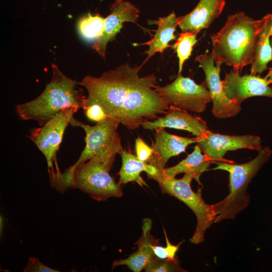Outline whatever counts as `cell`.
Instances as JSON below:
<instances>
[{
	"mask_svg": "<svg viewBox=\"0 0 272 272\" xmlns=\"http://www.w3.org/2000/svg\"><path fill=\"white\" fill-rule=\"evenodd\" d=\"M141 67L126 63L99 77L85 76L78 82L88 92L83 108L96 103L108 116L129 129H137L145 120L152 119L155 114L154 97L145 79L140 76Z\"/></svg>",
	"mask_w": 272,
	"mask_h": 272,
	"instance_id": "1",
	"label": "cell"
},
{
	"mask_svg": "<svg viewBox=\"0 0 272 272\" xmlns=\"http://www.w3.org/2000/svg\"><path fill=\"white\" fill-rule=\"evenodd\" d=\"M265 18L254 20L243 12L228 16L223 27L211 36L215 63H225L240 73L251 64Z\"/></svg>",
	"mask_w": 272,
	"mask_h": 272,
	"instance_id": "2",
	"label": "cell"
},
{
	"mask_svg": "<svg viewBox=\"0 0 272 272\" xmlns=\"http://www.w3.org/2000/svg\"><path fill=\"white\" fill-rule=\"evenodd\" d=\"M52 77L42 93L34 99L19 104L16 109L24 120H33L43 125L61 110L71 107L83 108L86 96L78 82L52 64Z\"/></svg>",
	"mask_w": 272,
	"mask_h": 272,
	"instance_id": "3",
	"label": "cell"
},
{
	"mask_svg": "<svg viewBox=\"0 0 272 272\" xmlns=\"http://www.w3.org/2000/svg\"><path fill=\"white\" fill-rule=\"evenodd\" d=\"M123 150L118 135L107 150L98 157L77 166L65 186L78 188L93 199L104 201L112 197H120L123 192L109 174L116 155Z\"/></svg>",
	"mask_w": 272,
	"mask_h": 272,
	"instance_id": "4",
	"label": "cell"
},
{
	"mask_svg": "<svg viewBox=\"0 0 272 272\" xmlns=\"http://www.w3.org/2000/svg\"><path fill=\"white\" fill-rule=\"evenodd\" d=\"M272 152L268 147H262L256 157L239 164L218 161L213 169L224 170L229 174V193L221 201L212 205L215 214L214 222L224 219H234L236 215L245 210L250 202L247 192L248 184L260 168L269 160Z\"/></svg>",
	"mask_w": 272,
	"mask_h": 272,
	"instance_id": "5",
	"label": "cell"
},
{
	"mask_svg": "<svg viewBox=\"0 0 272 272\" xmlns=\"http://www.w3.org/2000/svg\"><path fill=\"white\" fill-rule=\"evenodd\" d=\"M149 178L156 180L163 193L172 195L182 201L191 210L196 216L197 224L190 242L198 244L205 240V234L214 222L215 214L212 205H208L203 200L201 190L194 191L191 187V182L195 179L194 175L185 173L180 179L165 174L162 168Z\"/></svg>",
	"mask_w": 272,
	"mask_h": 272,
	"instance_id": "6",
	"label": "cell"
},
{
	"mask_svg": "<svg viewBox=\"0 0 272 272\" xmlns=\"http://www.w3.org/2000/svg\"><path fill=\"white\" fill-rule=\"evenodd\" d=\"M70 124L81 127L84 130L86 145L78 160L58 177L56 187L61 191L65 190L71 175L77 166L98 157L107 150L118 136L116 130L120 122L112 117L108 116L95 125L90 126L73 117Z\"/></svg>",
	"mask_w": 272,
	"mask_h": 272,
	"instance_id": "7",
	"label": "cell"
},
{
	"mask_svg": "<svg viewBox=\"0 0 272 272\" xmlns=\"http://www.w3.org/2000/svg\"><path fill=\"white\" fill-rule=\"evenodd\" d=\"M79 108L71 107L61 110L40 127L32 129L29 138L44 155L47 161L50 182L61 174L56 162V153L63 135L74 114Z\"/></svg>",
	"mask_w": 272,
	"mask_h": 272,
	"instance_id": "8",
	"label": "cell"
},
{
	"mask_svg": "<svg viewBox=\"0 0 272 272\" xmlns=\"http://www.w3.org/2000/svg\"><path fill=\"white\" fill-rule=\"evenodd\" d=\"M155 88L170 106L194 113L203 112L212 101L210 93L205 84H197L181 74L171 83L165 86L157 84Z\"/></svg>",
	"mask_w": 272,
	"mask_h": 272,
	"instance_id": "9",
	"label": "cell"
},
{
	"mask_svg": "<svg viewBox=\"0 0 272 272\" xmlns=\"http://www.w3.org/2000/svg\"><path fill=\"white\" fill-rule=\"evenodd\" d=\"M205 74L206 83L213 102L212 113L217 118H227L236 116L241 110L240 104L230 100L226 95L220 77L222 64H215L214 57L199 54L195 57Z\"/></svg>",
	"mask_w": 272,
	"mask_h": 272,
	"instance_id": "10",
	"label": "cell"
},
{
	"mask_svg": "<svg viewBox=\"0 0 272 272\" xmlns=\"http://www.w3.org/2000/svg\"><path fill=\"white\" fill-rule=\"evenodd\" d=\"M260 138L253 135H232L213 132L210 130L197 143L211 162H229L224 158L227 152L239 149L259 151Z\"/></svg>",
	"mask_w": 272,
	"mask_h": 272,
	"instance_id": "11",
	"label": "cell"
},
{
	"mask_svg": "<svg viewBox=\"0 0 272 272\" xmlns=\"http://www.w3.org/2000/svg\"><path fill=\"white\" fill-rule=\"evenodd\" d=\"M267 78L254 75H240L238 71L231 70L222 80L226 96L241 104L244 100L255 96L272 97V88Z\"/></svg>",
	"mask_w": 272,
	"mask_h": 272,
	"instance_id": "12",
	"label": "cell"
},
{
	"mask_svg": "<svg viewBox=\"0 0 272 272\" xmlns=\"http://www.w3.org/2000/svg\"><path fill=\"white\" fill-rule=\"evenodd\" d=\"M139 10L125 0H116L110 7V13L105 18L102 35L92 48L102 57L105 56L107 44L114 39L125 22L136 23L139 18Z\"/></svg>",
	"mask_w": 272,
	"mask_h": 272,
	"instance_id": "13",
	"label": "cell"
},
{
	"mask_svg": "<svg viewBox=\"0 0 272 272\" xmlns=\"http://www.w3.org/2000/svg\"><path fill=\"white\" fill-rule=\"evenodd\" d=\"M141 126L146 129L170 128L186 130L195 137L201 138L209 130L206 122L200 117L193 116L187 111L170 106L163 116L154 120H145Z\"/></svg>",
	"mask_w": 272,
	"mask_h": 272,
	"instance_id": "14",
	"label": "cell"
},
{
	"mask_svg": "<svg viewBox=\"0 0 272 272\" xmlns=\"http://www.w3.org/2000/svg\"><path fill=\"white\" fill-rule=\"evenodd\" d=\"M155 135V141L151 148L154 154L148 162L158 168H164L169 159L185 152L187 147L197 143L199 138L182 137L167 132L164 128H157Z\"/></svg>",
	"mask_w": 272,
	"mask_h": 272,
	"instance_id": "15",
	"label": "cell"
},
{
	"mask_svg": "<svg viewBox=\"0 0 272 272\" xmlns=\"http://www.w3.org/2000/svg\"><path fill=\"white\" fill-rule=\"evenodd\" d=\"M226 0H200L188 14L177 17L178 26L182 32L196 34L210 27L222 13Z\"/></svg>",
	"mask_w": 272,
	"mask_h": 272,
	"instance_id": "16",
	"label": "cell"
},
{
	"mask_svg": "<svg viewBox=\"0 0 272 272\" xmlns=\"http://www.w3.org/2000/svg\"><path fill=\"white\" fill-rule=\"evenodd\" d=\"M151 228V220L149 218L145 219L142 226V235L136 243L138 245V250L126 258L115 261L113 267L126 265L134 272H140L144 269L148 263L156 257L152 246L157 242L150 234Z\"/></svg>",
	"mask_w": 272,
	"mask_h": 272,
	"instance_id": "17",
	"label": "cell"
},
{
	"mask_svg": "<svg viewBox=\"0 0 272 272\" xmlns=\"http://www.w3.org/2000/svg\"><path fill=\"white\" fill-rule=\"evenodd\" d=\"M150 24H156L158 28L155 31L153 37L149 41L135 45H148L149 49L146 51L148 56L142 66L156 53H163L167 48L172 46L169 43L176 39L174 35L177 23V18L175 13L172 12L168 16L159 18L158 20L149 21Z\"/></svg>",
	"mask_w": 272,
	"mask_h": 272,
	"instance_id": "18",
	"label": "cell"
},
{
	"mask_svg": "<svg viewBox=\"0 0 272 272\" xmlns=\"http://www.w3.org/2000/svg\"><path fill=\"white\" fill-rule=\"evenodd\" d=\"M119 155L122 160V166L119 172L120 185L135 181L141 186H147L148 184L140 175L141 173L145 171L147 176H151L158 172L155 166L140 160L137 156L125 150H122Z\"/></svg>",
	"mask_w": 272,
	"mask_h": 272,
	"instance_id": "19",
	"label": "cell"
},
{
	"mask_svg": "<svg viewBox=\"0 0 272 272\" xmlns=\"http://www.w3.org/2000/svg\"><path fill=\"white\" fill-rule=\"evenodd\" d=\"M210 163L207 156L202 154L199 146L196 145L192 153L185 159L174 166L163 168L162 170L165 174L172 177L182 173L192 174L194 175L195 179L200 183V176L208 170Z\"/></svg>",
	"mask_w": 272,
	"mask_h": 272,
	"instance_id": "20",
	"label": "cell"
},
{
	"mask_svg": "<svg viewBox=\"0 0 272 272\" xmlns=\"http://www.w3.org/2000/svg\"><path fill=\"white\" fill-rule=\"evenodd\" d=\"M266 18L257 41L253 59L251 64V74H260L267 69V63L272 60V49L269 37L272 28V14Z\"/></svg>",
	"mask_w": 272,
	"mask_h": 272,
	"instance_id": "21",
	"label": "cell"
},
{
	"mask_svg": "<svg viewBox=\"0 0 272 272\" xmlns=\"http://www.w3.org/2000/svg\"><path fill=\"white\" fill-rule=\"evenodd\" d=\"M105 18L100 14L93 15L90 13L79 19L77 28L80 35L88 41L96 40L102 35Z\"/></svg>",
	"mask_w": 272,
	"mask_h": 272,
	"instance_id": "22",
	"label": "cell"
},
{
	"mask_svg": "<svg viewBox=\"0 0 272 272\" xmlns=\"http://www.w3.org/2000/svg\"><path fill=\"white\" fill-rule=\"evenodd\" d=\"M197 34L189 32H182L177 39L176 42L172 45L177 53L179 60L178 73L181 74L183 65L191 54L192 48L197 42Z\"/></svg>",
	"mask_w": 272,
	"mask_h": 272,
	"instance_id": "23",
	"label": "cell"
},
{
	"mask_svg": "<svg viewBox=\"0 0 272 272\" xmlns=\"http://www.w3.org/2000/svg\"><path fill=\"white\" fill-rule=\"evenodd\" d=\"M144 270L146 272H170L182 269L176 259H164L156 257L148 263Z\"/></svg>",
	"mask_w": 272,
	"mask_h": 272,
	"instance_id": "24",
	"label": "cell"
},
{
	"mask_svg": "<svg viewBox=\"0 0 272 272\" xmlns=\"http://www.w3.org/2000/svg\"><path fill=\"white\" fill-rule=\"evenodd\" d=\"M164 233L166 239V245L165 247H163L158 245L157 243L152 245V247L154 253L156 257L159 258L174 260L175 259V256L176 253L181 242L177 245H172L169 240L165 229H164Z\"/></svg>",
	"mask_w": 272,
	"mask_h": 272,
	"instance_id": "25",
	"label": "cell"
},
{
	"mask_svg": "<svg viewBox=\"0 0 272 272\" xmlns=\"http://www.w3.org/2000/svg\"><path fill=\"white\" fill-rule=\"evenodd\" d=\"M83 109L87 118L93 121L98 122L108 116L102 107L96 103L86 105Z\"/></svg>",
	"mask_w": 272,
	"mask_h": 272,
	"instance_id": "26",
	"label": "cell"
},
{
	"mask_svg": "<svg viewBox=\"0 0 272 272\" xmlns=\"http://www.w3.org/2000/svg\"><path fill=\"white\" fill-rule=\"evenodd\" d=\"M137 157L141 161L148 163L154 154L153 150L140 137L135 140Z\"/></svg>",
	"mask_w": 272,
	"mask_h": 272,
	"instance_id": "27",
	"label": "cell"
},
{
	"mask_svg": "<svg viewBox=\"0 0 272 272\" xmlns=\"http://www.w3.org/2000/svg\"><path fill=\"white\" fill-rule=\"evenodd\" d=\"M24 272H59V270L53 269L42 263L37 257H31L29 258Z\"/></svg>",
	"mask_w": 272,
	"mask_h": 272,
	"instance_id": "28",
	"label": "cell"
},
{
	"mask_svg": "<svg viewBox=\"0 0 272 272\" xmlns=\"http://www.w3.org/2000/svg\"><path fill=\"white\" fill-rule=\"evenodd\" d=\"M265 78L268 79L270 83H272V67L269 69V70Z\"/></svg>",
	"mask_w": 272,
	"mask_h": 272,
	"instance_id": "29",
	"label": "cell"
},
{
	"mask_svg": "<svg viewBox=\"0 0 272 272\" xmlns=\"http://www.w3.org/2000/svg\"><path fill=\"white\" fill-rule=\"evenodd\" d=\"M0 223H1V228H0V231H1V234H2V231L3 230V218L1 217V220H0Z\"/></svg>",
	"mask_w": 272,
	"mask_h": 272,
	"instance_id": "30",
	"label": "cell"
},
{
	"mask_svg": "<svg viewBox=\"0 0 272 272\" xmlns=\"http://www.w3.org/2000/svg\"><path fill=\"white\" fill-rule=\"evenodd\" d=\"M271 36L272 37V28H271Z\"/></svg>",
	"mask_w": 272,
	"mask_h": 272,
	"instance_id": "31",
	"label": "cell"
}]
</instances>
